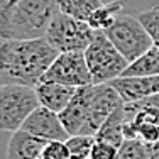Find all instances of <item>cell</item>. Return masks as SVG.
Here are the masks:
<instances>
[{
    "mask_svg": "<svg viewBox=\"0 0 159 159\" xmlns=\"http://www.w3.org/2000/svg\"><path fill=\"white\" fill-rule=\"evenodd\" d=\"M95 137L92 135H71L66 141V146L70 149L71 159H90Z\"/></svg>",
    "mask_w": 159,
    "mask_h": 159,
    "instance_id": "obj_19",
    "label": "cell"
},
{
    "mask_svg": "<svg viewBox=\"0 0 159 159\" xmlns=\"http://www.w3.org/2000/svg\"><path fill=\"white\" fill-rule=\"evenodd\" d=\"M113 2L122 3L124 12L132 14V16H137L141 12L159 7V0H102V3H113Z\"/></svg>",
    "mask_w": 159,
    "mask_h": 159,
    "instance_id": "obj_22",
    "label": "cell"
},
{
    "mask_svg": "<svg viewBox=\"0 0 159 159\" xmlns=\"http://www.w3.org/2000/svg\"><path fill=\"white\" fill-rule=\"evenodd\" d=\"M58 54L46 39H0V86L36 88Z\"/></svg>",
    "mask_w": 159,
    "mask_h": 159,
    "instance_id": "obj_1",
    "label": "cell"
},
{
    "mask_svg": "<svg viewBox=\"0 0 159 159\" xmlns=\"http://www.w3.org/2000/svg\"><path fill=\"white\" fill-rule=\"evenodd\" d=\"M95 34L97 31L88 22L59 12L46 34V41L58 52H85Z\"/></svg>",
    "mask_w": 159,
    "mask_h": 159,
    "instance_id": "obj_6",
    "label": "cell"
},
{
    "mask_svg": "<svg viewBox=\"0 0 159 159\" xmlns=\"http://www.w3.org/2000/svg\"><path fill=\"white\" fill-rule=\"evenodd\" d=\"M92 95H93V85L78 88L76 95L73 97L70 105L59 113V119H61L66 132L70 134V137L71 135H85V129L90 115Z\"/></svg>",
    "mask_w": 159,
    "mask_h": 159,
    "instance_id": "obj_11",
    "label": "cell"
},
{
    "mask_svg": "<svg viewBox=\"0 0 159 159\" xmlns=\"http://www.w3.org/2000/svg\"><path fill=\"white\" fill-rule=\"evenodd\" d=\"M59 12L58 0H20L0 39H46L49 27Z\"/></svg>",
    "mask_w": 159,
    "mask_h": 159,
    "instance_id": "obj_2",
    "label": "cell"
},
{
    "mask_svg": "<svg viewBox=\"0 0 159 159\" xmlns=\"http://www.w3.org/2000/svg\"><path fill=\"white\" fill-rule=\"evenodd\" d=\"M20 130L29 132L34 137H39L43 141H68L70 134L66 132L59 113H54L44 107H37L31 113L25 124L22 125Z\"/></svg>",
    "mask_w": 159,
    "mask_h": 159,
    "instance_id": "obj_10",
    "label": "cell"
},
{
    "mask_svg": "<svg viewBox=\"0 0 159 159\" xmlns=\"http://www.w3.org/2000/svg\"><path fill=\"white\" fill-rule=\"evenodd\" d=\"M105 36L112 41V44L119 49L129 64L154 48L152 37L147 34L137 16L132 14H120L112 27L105 31Z\"/></svg>",
    "mask_w": 159,
    "mask_h": 159,
    "instance_id": "obj_5",
    "label": "cell"
},
{
    "mask_svg": "<svg viewBox=\"0 0 159 159\" xmlns=\"http://www.w3.org/2000/svg\"><path fill=\"white\" fill-rule=\"evenodd\" d=\"M39 105L36 88L20 85L0 86V130L17 132Z\"/></svg>",
    "mask_w": 159,
    "mask_h": 159,
    "instance_id": "obj_4",
    "label": "cell"
},
{
    "mask_svg": "<svg viewBox=\"0 0 159 159\" xmlns=\"http://www.w3.org/2000/svg\"><path fill=\"white\" fill-rule=\"evenodd\" d=\"M75 86H66L59 83H39L36 86L39 105L54 113H61L70 105L73 97L76 95Z\"/></svg>",
    "mask_w": 159,
    "mask_h": 159,
    "instance_id": "obj_13",
    "label": "cell"
},
{
    "mask_svg": "<svg viewBox=\"0 0 159 159\" xmlns=\"http://www.w3.org/2000/svg\"><path fill=\"white\" fill-rule=\"evenodd\" d=\"M125 139H139L146 144L159 142V108L147 102L125 103Z\"/></svg>",
    "mask_w": 159,
    "mask_h": 159,
    "instance_id": "obj_8",
    "label": "cell"
},
{
    "mask_svg": "<svg viewBox=\"0 0 159 159\" xmlns=\"http://www.w3.org/2000/svg\"><path fill=\"white\" fill-rule=\"evenodd\" d=\"M115 159H149V144L139 139H125Z\"/></svg>",
    "mask_w": 159,
    "mask_h": 159,
    "instance_id": "obj_20",
    "label": "cell"
},
{
    "mask_svg": "<svg viewBox=\"0 0 159 159\" xmlns=\"http://www.w3.org/2000/svg\"><path fill=\"white\" fill-rule=\"evenodd\" d=\"M125 124H127V113H125V103H124L105 120V124L100 127L95 139L107 141V142L113 144V146L120 147L122 142L125 141V134H124Z\"/></svg>",
    "mask_w": 159,
    "mask_h": 159,
    "instance_id": "obj_15",
    "label": "cell"
},
{
    "mask_svg": "<svg viewBox=\"0 0 159 159\" xmlns=\"http://www.w3.org/2000/svg\"><path fill=\"white\" fill-rule=\"evenodd\" d=\"M112 86L119 92L124 103H134L159 95V75L144 78H117Z\"/></svg>",
    "mask_w": 159,
    "mask_h": 159,
    "instance_id": "obj_12",
    "label": "cell"
},
{
    "mask_svg": "<svg viewBox=\"0 0 159 159\" xmlns=\"http://www.w3.org/2000/svg\"><path fill=\"white\" fill-rule=\"evenodd\" d=\"M85 59L92 76V85H107L120 78L127 70L129 63L105 36V32L97 31L95 39L85 51Z\"/></svg>",
    "mask_w": 159,
    "mask_h": 159,
    "instance_id": "obj_3",
    "label": "cell"
},
{
    "mask_svg": "<svg viewBox=\"0 0 159 159\" xmlns=\"http://www.w3.org/2000/svg\"><path fill=\"white\" fill-rule=\"evenodd\" d=\"M59 10L70 17H75L78 20L88 22L93 12L102 7V0H58Z\"/></svg>",
    "mask_w": 159,
    "mask_h": 159,
    "instance_id": "obj_17",
    "label": "cell"
},
{
    "mask_svg": "<svg viewBox=\"0 0 159 159\" xmlns=\"http://www.w3.org/2000/svg\"><path fill=\"white\" fill-rule=\"evenodd\" d=\"M70 149L66 146V141H49L44 146L43 159H68Z\"/></svg>",
    "mask_w": 159,
    "mask_h": 159,
    "instance_id": "obj_23",
    "label": "cell"
},
{
    "mask_svg": "<svg viewBox=\"0 0 159 159\" xmlns=\"http://www.w3.org/2000/svg\"><path fill=\"white\" fill-rule=\"evenodd\" d=\"M46 141L34 137L25 130H17L7 144V159H43Z\"/></svg>",
    "mask_w": 159,
    "mask_h": 159,
    "instance_id": "obj_14",
    "label": "cell"
},
{
    "mask_svg": "<svg viewBox=\"0 0 159 159\" xmlns=\"http://www.w3.org/2000/svg\"><path fill=\"white\" fill-rule=\"evenodd\" d=\"M149 159H159V142L149 144Z\"/></svg>",
    "mask_w": 159,
    "mask_h": 159,
    "instance_id": "obj_26",
    "label": "cell"
},
{
    "mask_svg": "<svg viewBox=\"0 0 159 159\" xmlns=\"http://www.w3.org/2000/svg\"><path fill=\"white\" fill-rule=\"evenodd\" d=\"M120 105H124V100L120 98L119 92L112 86V83L93 85V95H92V103H90V115L85 129V135L95 137L100 127L105 124V120Z\"/></svg>",
    "mask_w": 159,
    "mask_h": 159,
    "instance_id": "obj_9",
    "label": "cell"
},
{
    "mask_svg": "<svg viewBox=\"0 0 159 159\" xmlns=\"http://www.w3.org/2000/svg\"><path fill=\"white\" fill-rule=\"evenodd\" d=\"M124 14V7L122 3L119 2H113V3H103L102 7L93 12V16L90 17L88 24L92 25V29L95 31H102L105 32L107 29H110L113 25V22L117 20V17Z\"/></svg>",
    "mask_w": 159,
    "mask_h": 159,
    "instance_id": "obj_18",
    "label": "cell"
},
{
    "mask_svg": "<svg viewBox=\"0 0 159 159\" xmlns=\"http://www.w3.org/2000/svg\"><path fill=\"white\" fill-rule=\"evenodd\" d=\"M137 19L141 20V24L144 25L147 34L152 37L154 46L159 48V7L137 14Z\"/></svg>",
    "mask_w": 159,
    "mask_h": 159,
    "instance_id": "obj_21",
    "label": "cell"
},
{
    "mask_svg": "<svg viewBox=\"0 0 159 159\" xmlns=\"http://www.w3.org/2000/svg\"><path fill=\"white\" fill-rule=\"evenodd\" d=\"M144 102H147V103H151V105H154V107L159 108V95H154V97H151V98H146Z\"/></svg>",
    "mask_w": 159,
    "mask_h": 159,
    "instance_id": "obj_27",
    "label": "cell"
},
{
    "mask_svg": "<svg viewBox=\"0 0 159 159\" xmlns=\"http://www.w3.org/2000/svg\"><path fill=\"white\" fill-rule=\"evenodd\" d=\"M41 83H59L75 88L92 85L85 52H59Z\"/></svg>",
    "mask_w": 159,
    "mask_h": 159,
    "instance_id": "obj_7",
    "label": "cell"
},
{
    "mask_svg": "<svg viewBox=\"0 0 159 159\" xmlns=\"http://www.w3.org/2000/svg\"><path fill=\"white\" fill-rule=\"evenodd\" d=\"M159 75V48H151L146 54L130 63L120 78H144Z\"/></svg>",
    "mask_w": 159,
    "mask_h": 159,
    "instance_id": "obj_16",
    "label": "cell"
},
{
    "mask_svg": "<svg viewBox=\"0 0 159 159\" xmlns=\"http://www.w3.org/2000/svg\"><path fill=\"white\" fill-rule=\"evenodd\" d=\"M117 152H119V147L117 146H113V144L107 142V141L95 139V144H93L90 159H115Z\"/></svg>",
    "mask_w": 159,
    "mask_h": 159,
    "instance_id": "obj_24",
    "label": "cell"
},
{
    "mask_svg": "<svg viewBox=\"0 0 159 159\" xmlns=\"http://www.w3.org/2000/svg\"><path fill=\"white\" fill-rule=\"evenodd\" d=\"M19 2L20 0H0V36L5 31L7 24H9V19Z\"/></svg>",
    "mask_w": 159,
    "mask_h": 159,
    "instance_id": "obj_25",
    "label": "cell"
},
{
    "mask_svg": "<svg viewBox=\"0 0 159 159\" xmlns=\"http://www.w3.org/2000/svg\"><path fill=\"white\" fill-rule=\"evenodd\" d=\"M68 159H71V157H68Z\"/></svg>",
    "mask_w": 159,
    "mask_h": 159,
    "instance_id": "obj_28",
    "label": "cell"
}]
</instances>
